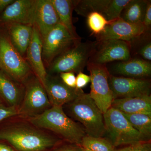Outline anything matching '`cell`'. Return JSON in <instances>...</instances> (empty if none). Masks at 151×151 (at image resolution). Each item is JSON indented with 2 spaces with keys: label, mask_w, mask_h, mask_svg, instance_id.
I'll use <instances>...</instances> for the list:
<instances>
[{
  "label": "cell",
  "mask_w": 151,
  "mask_h": 151,
  "mask_svg": "<svg viewBox=\"0 0 151 151\" xmlns=\"http://www.w3.org/2000/svg\"><path fill=\"white\" fill-rule=\"evenodd\" d=\"M18 116L17 108L8 106L0 100V123L6 119Z\"/></svg>",
  "instance_id": "obj_28"
},
{
  "label": "cell",
  "mask_w": 151,
  "mask_h": 151,
  "mask_svg": "<svg viewBox=\"0 0 151 151\" xmlns=\"http://www.w3.org/2000/svg\"><path fill=\"white\" fill-rule=\"evenodd\" d=\"M0 70L23 84L33 73L25 58L11 44L2 27H0Z\"/></svg>",
  "instance_id": "obj_6"
},
{
  "label": "cell",
  "mask_w": 151,
  "mask_h": 151,
  "mask_svg": "<svg viewBox=\"0 0 151 151\" xmlns=\"http://www.w3.org/2000/svg\"><path fill=\"white\" fill-rule=\"evenodd\" d=\"M111 107L126 114L145 113L151 115V96L114 99Z\"/></svg>",
  "instance_id": "obj_21"
},
{
  "label": "cell",
  "mask_w": 151,
  "mask_h": 151,
  "mask_svg": "<svg viewBox=\"0 0 151 151\" xmlns=\"http://www.w3.org/2000/svg\"><path fill=\"white\" fill-rule=\"evenodd\" d=\"M90 82V77L89 75L80 72L77 74L76 80V87L77 89H82Z\"/></svg>",
  "instance_id": "obj_32"
},
{
  "label": "cell",
  "mask_w": 151,
  "mask_h": 151,
  "mask_svg": "<svg viewBox=\"0 0 151 151\" xmlns=\"http://www.w3.org/2000/svg\"><path fill=\"white\" fill-rule=\"evenodd\" d=\"M126 5L124 0H76L73 10L84 17L92 13H99L108 21L112 22L120 18Z\"/></svg>",
  "instance_id": "obj_12"
},
{
  "label": "cell",
  "mask_w": 151,
  "mask_h": 151,
  "mask_svg": "<svg viewBox=\"0 0 151 151\" xmlns=\"http://www.w3.org/2000/svg\"><path fill=\"white\" fill-rule=\"evenodd\" d=\"M57 12L60 23L63 25L71 35L80 38L76 30L72 21L73 1L72 0H50Z\"/></svg>",
  "instance_id": "obj_22"
},
{
  "label": "cell",
  "mask_w": 151,
  "mask_h": 151,
  "mask_svg": "<svg viewBox=\"0 0 151 151\" xmlns=\"http://www.w3.org/2000/svg\"><path fill=\"white\" fill-rule=\"evenodd\" d=\"M0 151H17L12 146L6 142L0 141Z\"/></svg>",
  "instance_id": "obj_34"
},
{
  "label": "cell",
  "mask_w": 151,
  "mask_h": 151,
  "mask_svg": "<svg viewBox=\"0 0 151 151\" xmlns=\"http://www.w3.org/2000/svg\"><path fill=\"white\" fill-rule=\"evenodd\" d=\"M2 28L5 29L11 44L25 58L27 51L32 37L33 26L12 24Z\"/></svg>",
  "instance_id": "obj_20"
},
{
  "label": "cell",
  "mask_w": 151,
  "mask_h": 151,
  "mask_svg": "<svg viewBox=\"0 0 151 151\" xmlns=\"http://www.w3.org/2000/svg\"><path fill=\"white\" fill-rule=\"evenodd\" d=\"M105 134L116 148L150 142L135 129L122 112L111 107L103 114Z\"/></svg>",
  "instance_id": "obj_4"
},
{
  "label": "cell",
  "mask_w": 151,
  "mask_h": 151,
  "mask_svg": "<svg viewBox=\"0 0 151 151\" xmlns=\"http://www.w3.org/2000/svg\"><path fill=\"white\" fill-rule=\"evenodd\" d=\"M15 0H0V14L6 8L13 2Z\"/></svg>",
  "instance_id": "obj_35"
},
{
  "label": "cell",
  "mask_w": 151,
  "mask_h": 151,
  "mask_svg": "<svg viewBox=\"0 0 151 151\" xmlns=\"http://www.w3.org/2000/svg\"><path fill=\"white\" fill-rule=\"evenodd\" d=\"M150 31L142 23H131L119 18L110 22L102 32L95 37L98 42L115 39L130 42Z\"/></svg>",
  "instance_id": "obj_14"
},
{
  "label": "cell",
  "mask_w": 151,
  "mask_h": 151,
  "mask_svg": "<svg viewBox=\"0 0 151 151\" xmlns=\"http://www.w3.org/2000/svg\"><path fill=\"white\" fill-rule=\"evenodd\" d=\"M13 119L0 129V141L8 143L17 151H50L64 142L27 119L18 116Z\"/></svg>",
  "instance_id": "obj_1"
},
{
  "label": "cell",
  "mask_w": 151,
  "mask_h": 151,
  "mask_svg": "<svg viewBox=\"0 0 151 151\" xmlns=\"http://www.w3.org/2000/svg\"><path fill=\"white\" fill-rule=\"evenodd\" d=\"M81 42L60 23L42 37V58L45 68L56 58Z\"/></svg>",
  "instance_id": "obj_8"
},
{
  "label": "cell",
  "mask_w": 151,
  "mask_h": 151,
  "mask_svg": "<svg viewBox=\"0 0 151 151\" xmlns=\"http://www.w3.org/2000/svg\"><path fill=\"white\" fill-rule=\"evenodd\" d=\"M50 151H81V150L78 145L63 142Z\"/></svg>",
  "instance_id": "obj_31"
},
{
  "label": "cell",
  "mask_w": 151,
  "mask_h": 151,
  "mask_svg": "<svg viewBox=\"0 0 151 151\" xmlns=\"http://www.w3.org/2000/svg\"><path fill=\"white\" fill-rule=\"evenodd\" d=\"M122 113L135 129L147 140L151 141V115L141 113Z\"/></svg>",
  "instance_id": "obj_24"
},
{
  "label": "cell",
  "mask_w": 151,
  "mask_h": 151,
  "mask_svg": "<svg viewBox=\"0 0 151 151\" xmlns=\"http://www.w3.org/2000/svg\"><path fill=\"white\" fill-rule=\"evenodd\" d=\"M42 37L35 25L34 24L32 37L27 51L25 59L33 73L44 86L47 73L42 60Z\"/></svg>",
  "instance_id": "obj_16"
},
{
  "label": "cell",
  "mask_w": 151,
  "mask_h": 151,
  "mask_svg": "<svg viewBox=\"0 0 151 151\" xmlns=\"http://www.w3.org/2000/svg\"><path fill=\"white\" fill-rule=\"evenodd\" d=\"M44 86L52 106L55 107H62L70 103L83 91L67 86L58 74L47 73Z\"/></svg>",
  "instance_id": "obj_15"
},
{
  "label": "cell",
  "mask_w": 151,
  "mask_h": 151,
  "mask_svg": "<svg viewBox=\"0 0 151 151\" xmlns=\"http://www.w3.org/2000/svg\"><path fill=\"white\" fill-rule=\"evenodd\" d=\"M60 23L58 15L50 0H37L34 24L42 38Z\"/></svg>",
  "instance_id": "obj_19"
},
{
  "label": "cell",
  "mask_w": 151,
  "mask_h": 151,
  "mask_svg": "<svg viewBox=\"0 0 151 151\" xmlns=\"http://www.w3.org/2000/svg\"><path fill=\"white\" fill-rule=\"evenodd\" d=\"M25 119L36 127L51 132L65 142L78 145L86 135L82 125L68 116L62 107L52 106L40 115Z\"/></svg>",
  "instance_id": "obj_2"
},
{
  "label": "cell",
  "mask_w": 151,
  "mask_h": 151,
  "mask_svg": "<svg viewBox=\"0 0 151 151\" xmlns=\"http://www.w3.org/2000/svg\"><path fill=\"white\" fill-rule=\"evenodd\" d=\"M37 0H15L0 14V27L12 24L33 26Z\"/></svg>",
  "instance_id": "obj_13"
},
{
  "label": "cell",
  "mask_w": 151,
  "mask_h": 151,
  "mask_svg": "<svg viewBox=\"0 0 151 151\" xmlns=\"http://www.w3.org/2000/svg\"><path fill=\"white\" fill-rule=\"evenodd\" d=\"M115 151H151V141L116 148Z\"/></svg>",
  "instance_id": "obj_29"
},
{
  "label": "cell",
  "mask_w": 151,
  "mask_h": 151,
  "mask_svg": "<svg viewBox=\"0 0 151 151\" xmlns=\"http://www.w3.org/2000/svg\"><path fill=\"white\" fill-rule=\"evenodd\" d=\"M147 2L146 0H130L122 11L120 18L131 23H142Z\"/></svg>",
  "instance_id": "obj_23"
},
{
  "label": "cell",
  "mask_w": 151,
  "mask_h": 151,
  "mask_svg": "<svg viewBox=\"0 0 151 151\" xmlns=\"http://www.w3.org/2000/svg\"><path fill=\"white\" fill-rule=\"evenodd\" d=\"M86 66L90 73L91 90L89 95L104 114L111 108L113 100L108 82L110 73L106 65L88 63Z\"/></svg>",
  "instance_id": "obj_9"
},
{
  "label": "cell",
  "mask_w": 151,
  "mask_h": 151,
  "mask_svg": "<svg viewBox=\"0 0 151 151\" xmlns=\"http://www.w3.org/2000/svg\"><path fill=\"white\" fill-rule=\"evenodd\" d=\"M143 24L148 30L150 31L151 26V1H148L147 9L144 17Z\"/></svg>",
  "instance_id": "obj_33"
},
{
  "label": "cell",
  "mask_w": 151,
  "mask_h": 151,
  "mask_svg": "<svg viewBox=\"0 0 151 151\" xmlns=\"http://www.w3.org/2000/svg\"><path fill=\"white\" fill-rule=\"evenodd\" d=\"M24 94L19 107L18 117L29 119L40 115L52 106L43 84L33 73L24 84Z\"/></svg>",
  "instance_id": "obj_7"
},
{
  "label": "cell",
  "mask_w": 151,
  "mask_h": 151,
  "mask_svg": "<svg viewBox=\"0 0 151 151\" xmlns=\"http://www.w3.org/2000/svg\"><path fill=\"white\" fill-rule=\"evenodd\" d=\"M86 17L88 27L92 34L94 36L102 32L111 22L108 21L102 14L97 12L90 13Z\"/></svg>",
  "instance_id": "obj_27"
},
{
  "label": "cell",
  "mask_w": 151,
  "mask_h": 151,
  "mask_svg": "<svg viewBox=\"0 0 151 151\" xmlns=\"http://www.w3.org/2000/svg\"><path fill=\"white\" fill-rule=\"evenodd\" d=\"M23 84L0 70V100L6 105L18 109L24 94Z\"/></svg>",
  "instance_id": "obj_18"
},
{
  "label": "cell",
  "mask_w": 151,
  "mask_h": 151,
  "mask_svg": "<svg viewBox=\"0 0 151 151\" xmlns=\"http://www.w3.org/2000/svg\"><path fill=\"white\" fill-rule=\"evenodd\" d=\"M62 107H65L68 116L80 123L86 135L104 137L105 129L103 114L89 94L83 91L74 100Z\"/></svg>",
  "instance_id": "obj_3"
},
{
  "label": "cell",
  "mask_w": 151,
  "mask_h": 151,
  "mask_svg": "<svg viewBox=\"0 0 151 151\" xmlns=\"http://www.w3.org/2000/svg\"><path fill=\"white\" fill-rule=\"evenodd\" d=\"M79 146L92 151H115L116 148L107 138L94 137L86 135Z\"/></svg>",
  "instance_id": "obj_25"
},
{
  "label": "cell",
  "mask_w": 151,
  "mask_h": 151,
  "mask_svg": "<svg viewBox=\"0 0 151 151\" xmlns=\"http://www.w3.org/2000/svg\"><path fill=\"white\" fill-rule=\"evenodd\" d=\"M110 68L108 70L111 74L129 78H148L151 75V62L138 58H132L126 61L114 63Z\"/></svg>",
  "instance_id": "obj_17"
},
{
  "label": "cell",
  "mask_w": 151,
  "mask_h": 151,
  "mask_svg": "<svg viewBox=\"0 0 151 151\" xmlns=\"http://www.w3.org/2000/svg\"><path fill=\"white\" fill-rule=\"evenodd\" d=\"M108 82L113 100L151 95V81L148 78H129L110 74Z\"/></svg>",
  "instance_id": "obj_11"
},
{
  "label": "cell",
  "mask_w": 151,
  "mask_h": 151,
  "mask_svg": "<svg viewBox=\"0 0 151 151\" xmlns=\"http://www.w3.org/2000/svg\"><path fill=\"white\" fill-rule=\"evenodd\" d=\"M96 41L88 63L106 65L109 63L126 61L132 58L131 44L129 42L115 39Z\"/></svg>",
  "instance_id": "obj_10"
},
{
  "label": "cell",
  "mask_w": 151,
  "mask_h": 151,
  "mask_svg": "<svg viewBox=\"0 0 151 151\" xmlns=\"http://www.w3.org/2000/svg\"><path fill=\"white\" fill-rule=\"evenodd\" d=\"M133 40L137 42V47L131 48L132 53L137 55L136 58H141L146 61L151 62V41L150 31L144 34L139 37ZM133 41V40H132Z\"/></svg>",
  "instance_id": "obj_26"
},
{
  "label": "cell",
  "mask_w": 151,
  "mask_h": 151,
  "mask_svg": "<svg viewBox=\"0 0 151 151\" xmlns=\"http://www.w3.org/2000/svg\"><path fill=\"white\" fill-rule=\"evenodd\" d=\"M63 82L67 86L71 88H76L75 73L72 72H63L58 74Z\"/></svg>",
  "instance_id": "obj_30"
},
{
  "label": "cell",
  "mask_w": 151,
  "mask_h": 151,
  "mask_svg": "<svg viewBox=\"0 0 151 151\" xmlns=\"http://www.w3.org/2000/svg\"><path fill=\"white\" fill-rule=\"evenodd\" d=\"M96 44V41L80 42L56 58L46 67L47 73L83 72Z\"/></svg>",
  "instance_id": "obj_5"
},
{
  "label": "cell",
  "mask_w": 151,
  "mask_h": 151,
  "mask_svg": "<svg viewBox=\"0 0 151 151\" xmlns=\"http://www.w3.org/2000/svg\"><path fill=\"white\" fill-rule=\"evenodd\" d=\"M81 151H92L91 150H87V149L83 148L81 147Z\"/></svg>",
  "instance_id": "obj_36"
}]
</instances>
